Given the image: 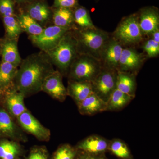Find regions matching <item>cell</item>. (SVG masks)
<instances>
[{
    "mask_svg": "<svg viewBox=\"0 0 159 159\" xmlns=\"http://www.w3.org/2000/svg\"><path fill=\"white\" fill-rule=\"evenodd\" d=\"M54 66L46 53L41 51L22 60L13 85L25 98L42 92L46 78L54 72Z\"/></svg>",
    "mask_w": 159,
    "mask_h": 159,
    "instance_id": "1",
    "label": "cell"
},
{
    "mask_svg": "<svg viewBox=\"0 0 159 159\" xmlns=\"http://www.w3.org/2000/svg\"><path fill=\"white\" fill-rule=\"evenodd\" d=\"M46 54L57 70L63 76L67 77L71 64L79 54L78 44L73 30L67 32L58 44Z\"/></svg>",
    "mask_w": 159,
    "mask_h": 159,
    "instance_id": "2",
    "label": "cell"
},
{
    "mask_svg": "<svg viewBox=\"0 0 159 159\" xmlns=\"http://www.w3.org/2000/svg\"><path fill=\"white\" fill-rule=\"evenodd\" d=\"M79 54H86L99 60L102 48L111 37L108 33L95 27L73 29Z\"/></svg>",
    "mask_w": 159,
    "mask_h": 159,
    "instance_id": "3",
    "label": "cell"
},
{
    "mask_svg": "<svg viewBox=\"0 0 159 159\" xmlns=\"http://www.w3.org/2000/svg\"><path fill=\"white\" fill-rule=\"evenodd\" d=\"M99 60L86 54H79L72 63L67 77L69 80L92 82L102 68Z\"/></svg>",
    "mask_w": 159,
    "mask_h": 159,
    "instance_id": "4",
    "label": "cell"
},
{
    "mask_svg": "<svg viewBox=\"0 0 159 159\" xmlns=\"http://www.w3.org/2000/svg\"><path fill=\"white\" fill-rule=\"evenodd\" d=\"M143 36L139 26L138 16L133 14L120 22L112 36L122 45L129 46L141 42Z\"/></svg>",
    "mask_w": 159,
    "mask_h": 159,
    "instance_id": "5",
    "label": "cell"
},
{
    "mask_svg": "<svg viewBox=\"0 0 159 159\" xmlns=\"http://www.w3.org/2000/svg\"><path fill=\"white\" fill-rule=\"evenodd\" d=\"M117 70L102 67L92 81L93 93L106 102L116 89Z\"/></svg>",
    "mask_w": 159,
    "mask_h": 159,
    "instance_id": "6",
    "label": "cell"
},
{
    "mask_svg": "<svg viewBox=\"0 0 159 159\" xmlns=\"http://www.w3.org/2000/svg\"><path fill=\"white\" fill-rule=\"evenodd\" d=\"M70 30H71L54 25L49 26L43 29L39 35H29V38L34 46L47 53L54 49Z\"/></svg>",
    "mask_w": 159,
    "mask_h": 159,
    "instance_id": "7",
    "label": "cell"
},
{
    "mask_svg": "<svg viewBox=\"0 0 159 159\" xmlns=\"http://www.w3.org/2000/svg\"><path fill=\"white\" fill-rule=\"evenodd\" d=\"M25 133L30 134L40 142H48L51 137V130L42 123L28 110L16 119Z\"/></svg>",
    "mask_w": 159,
    "mask_h": 159,
    "instance_id": "8",
    "label": "cell"
},
{
    "mask_svg": "<svg viewBox=\"0 0 159 159\" xmlns=\"http://www.w3.org/2000/svg\"><path fill=\"white\" fill-rule=\"evenodd\" d=\"M11 139L19 142H28L25 133L2 104H0V139Z\"/></svg>",
    "mask_w": 159,
    "mask_h": 159,
    "instance_id": "9",
    "label": "cell"
},
{
    "mask_svg": "<svg viewBox=\"0 0 159 159\" xmlns=\"http://www.w3.org/2000/svg\"><path fill=\"white\" fill-rule=\"evenodd\" d=\"M123 49L122 44L111 36L100 53L99 61L102 67L117 70Z\"/></svg>",
    "mask_w": 159,
    "mask_h": 159,
    "instance_id": "10",
    "label": "cell"
},
{
    "mask_svg": "<svg viewBox=\"0 0 159 159\" xmlns=\"http://www.w3.org/2000/svg\"><path fill=\"white\" fill-rule=\"evenodd\" d=\"M63 76L59 71L55 70L46 78L42 91L60 102L66 100L68 96L67 89L64 85Z\"/></svg>",
    "mask_w": 159,
    "mask_h": 159,
    "instance_id": "11",
    "label": "cell"
},
{
    "mask_svg": "<svg viewBox=\"0 0 159 159\" xmlns=\"http://www.w3.org/2000/svg\"><path fill=\"white\" fill-rule=\"evenodd\" d=\"M144 56L132 48H123L117 71L136 74L142 66Z\"/></svg>",
    "mask_w": 159,
    "mask_h": 159,
    "instance_id": "12",
    "label": "cell"
},
{
    "mask_svg": "<svg viewBox=\"0 0 159 159\" xmlns=\"http://www.w3.org/2000/svg\"><path fill=\"white\" fill-rule=\"evenodd\" d=\"M109 140L98 135H92L80 141L75 147L78 150L93 154H104L108 151Z\"/></svg>",
    "mask_w": 159,
    "mask_h": 159,
    "instance_id": "13",
    "label": "cell"
},
{
    "mask_svg": "<svg viewBox=\"0 0 159 159\" xmlns=\"http://www.w3.org/2000/svg\"><path fill=\"white\" fill-rule=\"evenodd\" d=\"M25 98L23 94L15 88L8 91L5 95L2 104L15 120L19 116L28 110L25 104Z\"/></svg>",
    "mask_w": 159,
    "mask_h": 159,
    "instance_id": "14",
    "label": "cell"
},
{
    "mask_svg": "<svg viewBox=\"0 0 159 159\" xmlns=\"http://www.w3.org/2000/svg\"><path fill=\"white\" fill-rule=\"evenodd\" d=\"M139 26L143 35H150L159 29V15L157 9L153 7L142 9L138 16Z\"/></svg>",
    "mask_w": 159,
    "mask_h": 159,
    "instance_id": "15",
    "label": "cell"
},
{
    "mask_svg": "<svg viewBox=\"0 0 159 159\" xmlns=\"http://www.w3.org/2000/svg\"><path fill=\"white\" fill-rule=\"evenodd\" d=\"M68 96H70L77 105L93 93L92 83L88 81L69 80L67 87Z\"/></svg>",
    "mask_w": 159,
    "mask_h": 159,
    "instance_id": "16",
    "label": "cell"
},
{
    "mask_svg": "<svg viewBox=\"0 0 159 159\" xmlns=\"http://www.w3.org/2000/svg\"><path fill=\"white\" fill-rule=\"evenodd\" d=\"M77 106L81 115L92 116L106 111L107 103L93 93Z\"/></svg>",
    "mask_w": 159,
    "mask_h": 159,
    "instance_id": "17",
    "label": "cell"
},
{
    "mask_svg": "<svg viewBox=\"0 0 159 159\" xmlns=\"http://www.w3.org/2000/svg\"><path fill=\"white\" fill-rule=\"evenodd\" d=\"M25 151L20 142L11 139H0V159H22Z\"/></svg>",
    "mask_w": 159,
    "mask_h": 159,
    "instance_id": "18",
    "label": "cell"
},
{
    "mask_svg": "<svg viewBox=\"0 0 159 159\" xmlns=\"http://www.w3.org/2000/svg\"><path fill=\"white\" fill-rule=\"evenodd\" d=\"M27 14L42 27L45 25L52 16V12L46 3L41 1L30 4L28 8Z\"/></svg>",
    "mask_w": 159,
    "mask_h": 159,
    "instance_id": "19",
    "label": "cell"
},
{
    "mask_svg": "<svg viewBox=\"0 0 159 159\" xmlns=\"http://www.w3.org/2000/svg\"><path fill=\"white\" fill-rule=\"evenodd\" d=\"M116 88L134 98L137 89L136 74L117 71Z\"/></svg>",
    "mask_w": 159,
    "mask_h": 159,
    "instance_id": "20",
    "label": "cell"
},
{
    "mask_svg": "<svg viewBox=\"0 0 159 159\" xmlns=\"http://www.w3.org/2000/svg\"><path fill=\"white\" fill-rule=\"evenodd\" d=\"M52 18L54 26L70 30L77 27L74 22V11L72 9L55 8Z\"/></svg>",
    "mask_w": 159,
    "mask_h": 159,
    "instance_id": "21",
    "label": "cell"
},
{
    "mask_svg": "<svg viewBox=\"0 0 159 159\" xmlns=\"http://www.w3.org/2000/svg\"><path fill=\"white\" fill-rule=\"evenodd\" d=\"M2 61L10 63L18 67L22 61L17 47L16 39H9L3 44L2 48Z\"/></svg>",
    "mask_w": 159,
    "mask_h": 159,
    "instance_id": "22",
    "label": "cell"
},
{
    "mask_svg": "<svg viewBox=\"0 0 159 159\" xmlns=\"http://www.w3.org/2000/svg\"><path fill=\"white\" fill-rule=\"evenodd\" d=\"M18 67L10 63L2 61L0 64V86L7 92L14 88L13 81Z\"/></svg>",
    "mask_w": 159,
    "mask_h": 159,
    "instance_id": "23",
    "label": "cell"
},
{
    "mask_svg": "<svg viewBox=\"0 0 159 159\" xmlns=\"http://www.w3.org/2000/svg\"><path fill=\"white\" fill-rule=\"evenodd\" d=\"M134 99L117 88L111 95L107 102L106 111H119L125 108Z\"/></svg>",
    "mask_w": 159,
    "mask_h": 159,
    "instance_id": "24",
    "label": "cell"
},
{
    "mask_svg": "<svg viewBox=\"0 0 159 159\" xmlns=\"http://www.w3.org/2000/svg\"><path fill=\"white\" fill-rule=\"evenodd\" d=\"M17 19L22 31H25L29 35H39L44 29L27 13H22L18 16Z\"/></svg>",
    "mask_w": 159,
    "mask_h": 159,
    "instance_id": "25",
    "label": "cell"
},
{
    "mask_svg": "<svg viewBox=\"0 0 159 159\" xmlns=\"http://www.w3.org/2000/svg\"><path fill=\"white\" fill-rule=\"evenodd\" d=\"M108 151L121 159H133L128 146L124 141L118 139L110 141Z\"/></svg>",
    "mask_w": 159,
    "mask_h": 159,
    "instance_id": "26",
    "label": "cell"
},
{
    "mask_svg": "<svg viewBox=\"0 0 159 159\" xmlns=\"http://www.w3.org/2000/svg\"><path fill=\"white\" fill-rule=\"evenodd\" d=\"M74 22L78 28H92L95 26L93 24L88 10L83 7H79L74 11Z\"/></svg>",
    "mask_w": 159,
    "mask_h": 159,
    "instance_id": "27",
    "label": "cell"
},
{
    "mask_svg": "<svg viewBox=\"0 0 159 159\" xmlns=\"http://www.w3.org/2000/svg\"><path fill=\"white\" fill-rule=\"evenodd\" d=\"M3 22L9 39H17L22 32L17 18L13 16H4Z\"/></svg>",
    "mask_w": 159,
    "mask_h": 159,
    "instance_id": "28",
    "label": "cell"
},
{
    "mask_svg": "<svg viewBox=\"0 0 159 159\" xmlns=\"http://www.w3.org/2000/svg\"><path fill=\"white\" fill-rule=\"evenodd\" d=\"M78 150L68 143L61 144L53 153L51 159H75Z\"/></svg>",
    "mask_w": 159,
    "mask_h": 159,
    "instance_id": "29",
    "label": "cell"
},
{
    "mask_svg": "<svg viewBox=\"0 0 159 159\" xmlns=\"http://www.w3.org/2000/svg\"><path fill=\"white\" fill-rule=\"evenodd\" d=\"M26 159H51V157L46 146L34 145L30 148Z\"/></svg>",
    "mask_w": 159,
    "mask_h": 159,
    "instance_id": "30",
    "label": "cell"
},
{
    "mask_svg": "<svg viewBox=\"0 0 159 159\" xmlns=\"http://www.w3.org/2000/svg\"><path fill=\"white\" fill-rule=\"evenodd\" d=\"M143 49L147 57L149 58L156 57L159 54V43L156 42L150 38L144 43Z\"/></svg>",
    "mask_w": 159,
    "mask_h": 159,
    "instance_id": "31",
    "label": "cell"
},
{
    "mask_svg": "<svg viewBox=\"0 0 159 159\" xmlns=\"http://www.w3.org/2000/svg\"><path fill=\"white\" fill-rule=\"evenodd\" d=\"M0 13L3 17L14 16V5L12 0H0Z\"/></svg>",
    "mask_w": 159,
    "mask_h": 159,
    "instance_id": "32",
    "label": "cell"
},
{
    "mask_svg": "<svg viewBox=\"0 0 159 159\" xmlns=\"http://www.w3.org/2000/svg\"><path fill=\"white\" fill-rule=\"evenodd\" d=\"M78 0H54L55 8H62L72 9L78 5Z\"/></svg>",
    "mask_w": 159,
    "mask_h": 159,
    "instance_id": "33",
    "label": "cell"
},
{
    "mask_svg": "<svg viewBox=\"0 0 159 159\" xmlns=\"http://www.w3.org/2000/svg\"><path fill=\"white\" fill-rule=\"evenodd\" d=\"M75 159H107L105 154L96 155L78 150Z\"/></svg>",
    "mask_w": 159,
    "mask_h": 159,
    "instance_id": "34",
    "label": "cell"
},
{
    "mask_svg": "<svg viewBox=\"0 0 159 159\" xmlns=\"http://www.w3.org/2000/svg\"><path fill=\"white\" fill-rule=\"evenodd\" d=\"M152 39H153L156 42L159 43V29H157L155 31L150 34Z\"/></svg>",
    "mask_w": 159,
    "mask_h": 159,
    "instance_id": "35",
    "label": "cell"
},
{
    "mask_svg": "<svg viewBox=\"0 0 159 159\" xmlns=\"http://www.w3.org/2000/svg\"><path fill=\"white\" fill-rule=\"evenodd\" d=\"M7 92V91L2 88V87L0 86V101H1L2 103H3L5 95Z\"/></svg>",
    "mask_w": 159,
    "mask_h": 159,
    "instance_id": "36",
    "label": "cell"
},
{
    "mask_svg": "<svg viewBox=\"0 0 159 159\" xmlns=\"http://www.w3.org/2000/svg\"><path fill=\"white\" fill-rule=\"evenodd\" d=\"M17 3H25L32 2L33 0H15Z\"/></svg>",
    "mask_w": 159,
    "mask_h": 159,
    "instance_id": "37",
    "label": "cell"
}]
</instances>
